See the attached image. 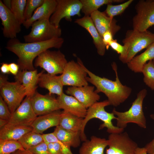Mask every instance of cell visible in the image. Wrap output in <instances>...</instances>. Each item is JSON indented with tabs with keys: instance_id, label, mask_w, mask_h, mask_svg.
Listing matches in <instances>:
<instances>
[{
	"instance_id": "obj_20",
	"label": "cell",
	"mask_w": 154,
	"mask_h": 154,
	"mask_svg": "<svg viewBox=\"0 0 154 154\" xmlns=\"http://www.w3.org/2000/svg\"><path fill=\"white\" fill-rule=\"evenodd\" d=\"M56 98L60 109L80 117H85L87 109L75 97L63 93Z\"/></svg>"
},
{
	"instance_id": "obj_31",
	"label": "cell",
	"mask_w": 154,
	"mask_h": 154,
	"mask_svg": "<svg viewBox=\"0 0 154 154\" xmlns=\"http://www.w3.org/2000/svg\"><path fill=\"white\" fill-rule=\"evenodd\" d=\"M25 149L18 141L0 139V154H11Z\"/></svg>"
},
{
	"instance_id": "obj_36",
	"label": "cell",
	"mask_w": 154,
	"mask_h": 154,
	"mask_svg": "<svg viewBox=\"0 0 154 154\" xmlns=\"http://www.w3.org/2000/svg\"><path fill=\"white\" fill-rule=\"evenodd\" d=\"M113 50L120 54L119 58L122 62L124 59L127 52V48L124 45H122L118 43L116 40H113L110 42L108 44Z\"/></svg>"
},
{
	"instance_id": "obj_4",
	"label": "cell",
	"mask_w": 154,
	"mask_h": 154,
	"mask_svg": "<svg viewBox=\"0 0 154 154\" xmlns=\"http://www.w3.org/2000/svg\"><path fill=\"white\" fill-rule=\"evenodd\" d=\"M147 94L146 89L140 90L131 106L127 111L119 112L113 109L112 112L116 116L117 126L124 129L128 123H133L141 128H146V120L143 111V104Z\"/></svg>"
},
{
	"instance_id": "obj_45",
	"label": "cell",
	"mask_w": 154,
	"mask_h": 154,
	"mask_svg": "<svg viewBox=\"0 0 154 154\" xmlns=\"http://www.w3.org/2000/svg\"><path fill=\"white\" fill-rule=\"evenodd\" d=\"M19 154H35L31 152L28 150L24 149L19 150Z\"/></svg>"
},
{
	"instance_id": "obj_5",
	"label": "cell",
	"mask_w": 154,
	"mask_h": 154,
	"mask_svg": "<svg viewBox=\"0 0 154 154\" xmlns=\"http://www.w3.org/2000/svg\"><path fill=\"white\" fill-rule=\"evenodd\" d=\"M154 42V33L147 30L141 31L134 29L127 31L122 40L127 48L126 56L122 62L127 64L135 55L143 49L147 48Z\"/></svg>"
},
{
	"instance_id": "obj_8",
	"label": "cell",
	"mask_w": 154,
	"mask_h": 154,
	"mask_svg": "<svg viewBox=\"0 0 154 154\" xmlns=\"http://www.w3.org/2000/svg\"><path fill=\"white\" fill-rule=\"evenodd\" d=\"M31 27L30 33L23 37L25 42L45 41L61 37V29L52 24L49 19L37 21L33 23Z\"/></svg>"
},
{
	"instance_id": "obj_30",
	"label": "cell",
	"mask_w": 154,
	"mask_h": 154,
	"mask_svg": "<svg viewBox=\"0 0 154 154\" xmlns=\"http://www.w3.org/2000/svg\"><path fill=\"white\" fill-rule=\"evenodd\" d=\"M18 141L27 150L44 141L42 134L33 131L25 133Z\"/></svg>"
},
{
	"instance_id": "obj_16",
	"label": "cell",
	"mask_w": 154,
	"mask_h": 154,
	"mask_svg": "<svg viewBox=\"0 0 154 154\" xmlns=\"http://www.w3.org/2000/svg\"><path fill=\"white\" fill-rule=\"evenodd\" d=\"M94 90V86L88 85L81 87L70 86L65 92L75 97L87 109L100 99V96Z\"/></svg>"
},
{
	"instance_id": "obj_49",
	"label": "cell",
	"mask_w": 154,
	"mask_h": 154,
	"mask_svg": "<svg viewBox=\"0 0 154 154\" xmlns=\"http://www.w3.org/2000/svg\"></svg>"
},
{
	"instance_id": "obj_40",
	"label": "cell",
	"mask_w": 154,
	"mask_h": 154,
	"mask_svg": "<svg viewBox=\"0 0 154 154\" xmlns=\"http://www.w3.org/2000/svg\"><path fill=\"white\" fill-rule=\"evenodd\" d=\"M150 117L154 120V114L150 115ZM148 154H154V138L149 143H147L145 146Z\"/></svg>"
},
{
	"instance_id": "obj_11",
	"label": "cell",
	"mask_w": 154,
	"mask_h": 154,
	"mask_svg": "<svg viewBox=\"0 0 154 154\" xmlns=\"http://www.w3.org/2000/svg\"><path fill=\"white\" fill-rule=\"evenodd\" d=\"M57 4L54 12L50 17V22L57 27L63 18L71 21L72 16H81L82 4L79 0H56Z\"/></svg>"
},
{
	"instance_id": "obj_6",
	"label": "cell",
	"mask_w": 154,
	"mask_h": 154,
	"mask_svg": "<svg viewBox=\"0 0 154 154\" xmlns=\"http://www.w3.org/2000/svg\"><path fill=\"white\" fill-rule=\"evenodd\" d=\"M1 96L7 104L12 114L21 104L26 96V90L19 82H10L7 76L0 75Z\"/></svg>"
},
{
	"instance_id": "obj_15",
	"label": "cell",
	"mask_w": 154,
	"mask_h": 154,
	"mask_svg": "<svg viewBox=\"0 0 154 154\" xmlns=\"http://www.w3.org/2000/svg\"><path fill=\"white\" fill-rule=\"evenodd\" d=\"M0 18L4 36L10 39L16 38L17 34L21 31V24L2 0H0Z\"/></svg>"
},
{
	"instance_id": "obj_12",
	"label": "cell",
	"mask_w": 154,
	"mask_h": 154,
	"mask_svg": "<svg viewBox=\"0 0 154 154\" xmlns=\"http://www.w3.org/2000/svg\"><path fill=\"white\" fill-rule=\"evenodd\" d=\"M108 148L106 154H135L137 144L126 132L111 133L108 139Z\"/></svg>"
},
{
	"instance_id": "obj_23",
	"label": "cell",
	"mask_w": 154,
	"mask_h": 154,
	"mask_svg": "<svg viewBox=\"0 0 154 154\" xmlns=\"http://www.w3.org/2000/svg\"><path fill=\"white\" fill-rule=\"evenodd\" d=\"M38 84L40 87L47 89L50 94H55L58 96L63 93L64 86L61 75L58 76L43 72L39 78Z\"/></svg>"
},
{
	"instance_id": "obj_41",
	"label": "cell",
	"mask_w": 154,
	"mask_h": 154,
	"mask_svg": "<svg viewBox=\"0 0 154 154\" xmlns=\"http://www.w3.org/2000/svg\"><path fill=\"white\" fill-rule=\"evenodd\" d=\"M9 71L15 76H16L19 70V67L18 64L14 63H11L9 64Z\"/></svg>"
},
{
	"instance_id": "obj_7",
	"label": "cell",
	"mask_w": 154,
	"mask_h": 154,
	"mask_svg": "<svg viewBox=\"0 0 154 154\" xmlns=\"http://www.w3.org/2000/svg\"><path fill=\"white\" fill-rule=\"evenodd\" d=\"M68 62L64 55L60 50L48 49L36 58L34 64L43 68L48 73L56 75L62 74Z\"/></svg>"
},
{
	"instance_id": "obj_17",
	"label": "cell",
	"mask_w": 154,
	"mask_h": 154,
	"mask_svg": "<svg viewBox=\"0 0 154 154\" xmlns=\"http://www.w3.org/2000/svg\"><path fill=\"white\" fill-rule=\"evenodd\" d=\"M92 20L101 36L106 32L109 31L114 36L121 29L117 20L108 16L105 13L98 10L90 16Z\"/></svg>"
},
{
	"instance_id": "obj_2",
	"label": "cell",
	"mask_w": 154,
	"mask_h": 154,
	"mask_svg": "<svg viewBox=\"0 0 154 154\" xmlns=\"http://www.w3.org/2000/svg\"><path fill=\"white\" fill-rule=\"evenodd\" d=\"M113 69L116 75L115 81H112L105 77H101L90 71L84 66V69L89 77H86L88 82L93 84L96 88L97 93L102 92L107 96L111 105L117 107L125 101L129 97L131 89L124 85L120 82L117 73L116 63L112 64Z\"/></svg>"
},
{
	"instance_id": "obj_32",
	"label": "cell",
	"mask_w": 154,
	"mask_h": 154,
	"mask_svg": "<svg viewBox=\"0 0 154 154\" xmlns=\"http://www.w3.org/2000/svg\"><path fill=\"white\" fill-rule=\"evenodd\" d=\"M27 0H12L11 11L21 24L25 21L24 12Z\"/></svg>"
},
{
	"instance_id": "obj_21",
	"label": "cell",
	"mask_w": 154,
	"mask_h": 154,
	"mask_svg": "<svg viewBox=\"0 0 154 154\" xmlns=\"http://www.w3.org/2000/svg\"><path fill=\"white\" fill-rule=\"evenodd\" d=\"M61 112L58 110L37 117L31 126L32 131L41 134L48 128L59 125Z\"/></svg>"
},
{
	"instance_id": "obj_38",
	"label": "cell",
	"mask_w": 154,
	"mask_h": 154,
	"mask_svg": "<svg viewBox=\"0 0 154 154\" xmlns=\"http://www.w3.org/2000/svg\"><path fill=\"white\" fill-rule=\"evenodd\" d=\"M28 150L35 154H49L48 144L44 141Z\"/></svg>"
},
{
	"instance_id": "obj_37",
	"label": "cell",
	"mask_w": 154,
	"mask_h": 154,
	"mask_svg": "<svg viewBox=\"0 0 154 154\" xmlns=\"http://www.w3.org/2000/svg\"><path fill=\"white\" fill-rule=\"evenodd\" d=\"M12 114L2 97L0 96V119L9 121Z\"/></svg>"
},
{
	"instance_id": "obj_43",
	"label": "cell",
	"mask_w": 154,
	"mask_h": 154,
	"mask_svg": "<svg viewBox=\"0 0 154 154\" xmlns=\"http://www.w3.org/2000/svg\"><path fill=\"white\" fill-rule=\"evenodd\" d=\"M135 154H148L146 149L144 147H138L136 149Z\"/></svg>"
},
{
	"instance_id": "obj_3",
	"label": "cell",
	"mask_w": 154,
	"mask_h": 154,
	"mask_svg": "<svg viewBox=\"0 0 154 154\" xmlns=\"http://www.w3.org/2000/svg\"><path fill=\"white\" fill-rule=\"evenodd\" d=\"M110 105V103L107 100L98 102L87 109L86 115L83 119L80 132L81 141H84L87 139L84 133L85 128L87 122L92 119H98L103 121V123L100 126L99 129L106 127L107 132L110 134L120 133L123 132L124 129L115 126L113 124L112 120H116V117L112 112L109 113L105 110V107Z\"/></svg>"
},
{
	"instance_id": "obj_44",
	"label": "cell",
	"mask_w": 154,
	"mask_h": 154,
	"mask_svg": "<svg viewBox=\"0 0 154 154\" xmlns=\"http://www.w3.org/2000/svg\"><path fill=\"white\" fill-rule=\"evenodd\" d=\"M4 5L8 9L11 10V0H3L2 1Z\"/></svg>"
},
{
	"instance_id": "obj_48",
	"label": "cell",
	"mask_w": 154,
	"mask_h": 154,
	"mask_svg": "<svg viewBox=\"0 0 154 154\" xmlns=\"http://www.w3.org/2000/svg\"><path fill=\"white\" fill-rule=\"evenodd\" d=\"M153 62L154 65V59L153 60Z\"/></svg>"
},
{
	"instance_id": "obj_25",
	"label": "cell",
	"mask_w": 154,
	"mask_h": 154,
	"mask_svg": "<svg viewBox=\"0 0 154 154\" xmlns=\"http://www.w3.org/2000/svg\"><path fill=\"white\" fill-rule=\"evenodd\" d=\"M53 133L59 140L68 147L75 148L80 145L81 141L80 132L69 131L58 125Z\"/></svg>"
},
{
	"instance_id": "obj_42",
	"label": "cell",
	"mask_w": 154,
	"mask_h": 154,
	"mask_svg": "<svg viewBox=\"0 0 154 154\" xmlns=\"http://www.w3.org/2000/svg\"><path fill=\"white\" fill-rule=\"evenodd\" d=\"M0 70L1 73L3 74H8L10 73L9 64L3 62L1 64Z\"/></svg>"
},
{
	"instance_id": "obj_22",
	"label": "cell",
	"mask_w": 154,
	"mask_h": 154,
	"mask_svg": "<svg viewBox=\"0 0 154 154\" xmlns=\"http://www.w3.org/2000/svg\"><path fill=\"white\" fill-rule=\"evenodd\" d=\"M57 4L56 0H44L43 3L35 11L31 17L25 21L23 25L28 29L36 21L49 19L55 11Z\"/></svg>"
},
{
	"instance_id": "obj_33",
	"label": "cell",
	"mask_w": 154,
	"mask_h": 154,
	"mask_svg": "<svg viewBox=\"0 0 154 154\" xmlns=\"http://www.w3.org/2000/svg\"><path fill=\"white\" fill-rule=\"evenodd\" d=\"M141 72L145 84L152 90H154V65L153 60L149 61L144 65Z\"/></svg>"
},
{
	"instance_id": "obj_29",
	"label": "cell",
	"mask_w": 154,
	"mask_h": 154,
	"mask_svg": "<svg viewBox=\"0 0 154 154\" xmlns=\"http://www.w3.org/2000/svg\"><path fill=\"white\" fill-rule=\"evenodd\" d=\"M82 4V12L84 16H90L102 6L113 3H120L123 0H80Z\"/></svg>"
},
{
	"instance_id": "obj_13",
	"label": "cell",
	"mask_w": 154,
	"mask_h": 154,
	"mask_svg": "<svg viewBox=\"0 0 154 154\" xmlns=\"http://www.w3.org/2000/svg\"><path fill=\"white\" fill-rule=\"evenodd\" d=\"M31 97L26 96L12 114L8 123L16 125L31 126L37 117L33 108Z\"/></svg>"
},
{
	"instance_id": "obj_10",
	"label": "cell",
	"mask_w": 154,
	"mask_h": 154,
	"mask_svg": "<svg viewBox=\"0 0 154 154\" xmlns=\"http://www.w3.org/2000/svg\"><path fill=\"white\" fill-rule=\"evenodd\" d=\"M84 66L79 58L76 62L73 60L68 62L60 75L64 86L81 87L88 85Z\"/></svg>"
},
{
	"instance_id": "obj_34",
	"label": "cell",
	"mask_w": 154,
	"mask_h": 154,
	"mask_svg": "<svg viewBox=\"0 0 154 154\" xmlns=\"http://www.w3.org/2000/svg\"><path fill=\"white\" fill-rule=\"evenodd\" d=\"M133 1V0H129L122 3L116 5L108 4L107 5L105 13L108 16L114 18V17L123 13Z\"/></svg>"
},
{
	"instance_id": "obj_27",
	"label": "cell",
	"mask_w": 154,
	"mask_h": 154,
	"mask_svg": "<svg viewBox=\"0 0 154 154\" xmlns=\"http://www.w3.org/2000/svg\"><path fill=\"white\" fill-rule=\"evenodd\" d=\"M32 130L31 126L16 125L8 123L0 129V139L18 141L25 133Z\"/></svg>"
},
{
	"instance_id": "obj_9",
	"label": "cell",
	"mask_w": 154,
	"mask_h": 154,
	"mask_svg": "<svg viewBox=\"0 0 154 154\" xmlns=\"http://www.w3.org/2000/svg\"><path fill=\"white\" fill-rule=\"evenodd\" d=\"M136 14L132 19L133 29L147 30L154 25V0H140L135 5Z\"/></svg>"
},
{
	"instance_id": "obj_47",
	"label": "cell",
	"mask_w": 154,
	"mask_h": 154,
	"mask_svg": "<svg viewBox=\"0 0 154 154\" xmlns=\"http://www.w3.org/2000/svg\"><path fill=\"white\" fill-rule=\"evenodd\" d=\"M11 154H19V150H17Z\"/></svg>"
},
{
	"instance_id": "obj_46",
	"label": "cell",
	"mask_w": 154,
	"mask_h": 154,
	"mask_svg": "<svg viewBox=\"0 0 154 154\" xmlns=\"http://www.w3.org/2000/svg\"><path fill=\"white\" fill-rule=\"evenodd\" d=\"M8 120L0 119V129L8 123Z\"/></svg>"
},
{
	"instance_id": "obj_14",
	"label": "cell",
	"mask_w": 154,
	"mask_h": 154,
	"mask_svg": "<svg viewBox=\"0 0 154 154\" xmlns=\"http://www.w3.org/2000/svg\"><path fill=\"white\" fill-rule=\"evenodd\" d=\"M30 100L33 110L37 116L60 109L57 98L52 94L48 93L43 95L36 91L31 97Z\"/></svg>"
},
{
	"instance_id": "obj_28",
	"label": "cell",
	"mask_w": 154,
	"mask_h": 154,
	"mask_svg": "<svg viewBox=\"0 0 154 154\" xmlns=\"http://www.w3.org/2000/svg\"><path fill=\"white\" fill-rule=\"evenodd\" d=\"M83 119L63 110L61 112L59 125L69 131L81 132Z\"/></svg>"
},
{
	"instance_id": "obj_39",
	"label": "cell",
	"mask_w": 154,
	"mask_h": 154,
	"mask_svg": "<svg viewBox=\"0 0 154 154\" xmlns=\"http://www.w3.org/2000/svg\"><path fill=\"white\" fill-rule=\"evenodd\" d=\"M113 37L112 33L109 31H106L103 34L102 36L103 40L106 48H108L109 43L114 40Z\"/></svg>"
},
{
	"instance_id": "obj_1",
	"label": "cell",
	"mask_w": 154,
	"mask_h": 154,
	"mask_svg": "<svg viewBox=\"0 0 154 154\" xmlns=\"http://www.w3.org/2000/svg\"><path fill=\"white\" fill-rule=\"evenodd\" d=\"M64 41V39L60 37L43 42H22L15 38L10 39L6 48L18 57L17 64L20 70H35L33 64L35 58L49 48H60Z\"/></svg>"
},
{
	"instance_id": "obj_18",
	"label": "cell",
	"mask_w": 154,
	"mask_h": 154,
	"mask_svg": "<svg viewBox=\"0 0 154 154\" xmlns=\"http://www.w3.org/2000/svg\"><path fill=\"white\" fill-rule=\"evenodd\" d=\"M44 70L38 73L37 70H20L15 76V81L20 82L25 87L26 96L31 97L36 92L39 78Z\"/></svg>"
},
{
	"instance_id": "obj_24",
	"label": "cell",
	"mask_w": 154,
	"mask_h": 154,
	"mask_svg": "<svg viewBox=\"0 0 154 154\" xmlns=\"http://www.w3.org/2000/svg\"><path fill=\"white\" fill-rule=\"evenodd\" d=\"M108 139L95 136L90 140L84 141L79 150V154H104V150L108 146Z\"/></svg>"
},
{
	"instance_id": "obj_26",
	"label": "cell",
	"mask_w": 154,
	"mask_h": 154,
	"mask_svg": "<svg viewBox=\"0 0 154 154\" xmlns=\"http://www.w3.org/2000/svg\"><path fill=\"white\" fill-rule=\"evenodd\" d=\"M154 59V42L141 54L135 56L127 63L128 68L135 73H141L147 62Z\"/></svg>"
},
{
	"instance_id": "obj_19",
	"label": "cell",
	"mask_w": 154,
	"mask_h": 154,
	"mask_svg": "<svg viewBox=\"0 0 154 154\" xmlns=\"http://www.w3.org/2000/svg\"><path fill=\"white\" fill-rule=\"evenodd\" d=\"M74 22L85 29L89 33L93 39L98 54L101 56H104L105 53L106 46L90 17L84 15L81 18L76 19Z\"/></svg>"
},
{
	"instance_id": "obj_35",
	"label": "cell",
	"mask_w": 154,
	"mask_h": 154,
	"mask_svg": "<svg viewBox=\"0 0 154 154\" xmlns=\"http://www.w3.org/2000/svg\"><path fill=\"white\" fill-rule=\"evenodd\" d=\"M44 1V0H27L24 12L25 21L31 17L35 11Z\"/></svg>"
}]
</instances>
